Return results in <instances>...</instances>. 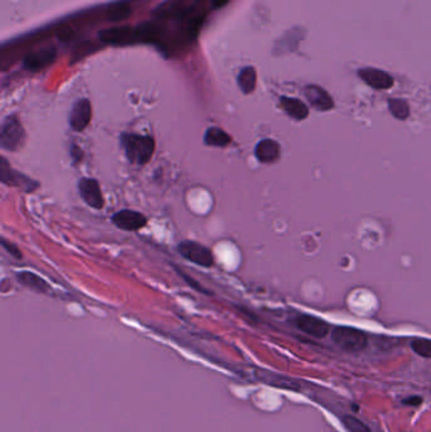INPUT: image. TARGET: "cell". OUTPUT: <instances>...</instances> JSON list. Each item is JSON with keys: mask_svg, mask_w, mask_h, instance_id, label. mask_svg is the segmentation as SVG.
Instances as JSON below:
<instances>
[{"mask_svg": "<svg viewBox=\"0 0 431 432\" xmlns=\"http://www.w3.org/2000/svg\"><path fill=\"white\" fill-rule=\"evenodd\" d=\"M120 141L128 161L133 165L143 166L148 163L155 153L156 143L149 135L126 133L120 137Z\"/></svg>", "mask_w": 431, "mask_h": 432, "instance_id": "1", "label": "cell"}, {"mask_svg": "<svg viewBox=\"0 0 431 432\" xmlns=\"http://www.w3.org/2000/svg\"><path fill=\"white\" fill-rule=\"evenodd\" d=\"M25 141V130L16 115H9L1 123L0 146L5 150H21Z\"/></svg>", "mask_w": 431, "mask_h": 432, "instance_id": "2", "label": "cell"}, {"mask_svg": "<svg viewBox=\"0 0 431 432\" xmlns=\"http://www.w3.org/2000/svg\"><path fill=\"white\" fill-rule=\"evenodd\" d=\"M333 341L346 352L357 353L367 346V337L363 331L354 328H335L331 332Z\"/></svg>", "mask_w": 431, "mask_h": 432, "instance_id": "3", "label": "cell"}, {"mask_svg": "<svg viewBox=\"0 0 431 432\" xmlns=\"http://www.w3.org/2000/svg\"><path fill=\"white\" fill-rule=\"evenodd\" d=\"M0 181L12 187L23 190L24 192H28V194L36 191L39 187L38 182L27 177L23 173L14 171L4 157H1V163H0Z\"/></svg>", "mask_w": 431, "mask_h": 432, "instance_id": "4", "label": "cell"}, {"mask_svg": "<svg viewBox=\"0 0 431 432\" xmlns=\"http://www.w3.org/2000/svg\"><path fill=\"white\" fill-rule=\"evenodd\" d=\"M177 251L185 260H190L200 267L210 268L214 264L212 251L203 244L185 240L179 244Z\"/></svg>", "mask_w": 431, "mask_h": 432, "instance_id": "5", "label": "cell"}, {"mask_svg": "<svg viewBox=\"0 0 431 432\" xmlns=\"http://www.w3.org/2000/svg\"><path fill=\"white\" fill-rule=\"evenodd\" d=\"M78 194L90 207L96 210H102L104 207V197H102L100 185L95 179H89V177L81 179L78 181Z\"/></svg>", "mask_w": 431, "mask_h": 432, "instance_id": "6", "label": "cell"}, {"mask_svg": "<svg viewBox=\"0 0 431 432\" xmlns=\"http://www.w3.org/2000/svg\"><path fill=\"white\" fill-rule=\"evenodd\" d=\"M111 221L117 228L126 231H138L147 225V218L141 212L134 210H120L115 212Z\"/></svg>", "mask_w": 431, "mask_h": 432, "instance_id": "7", "label": "cell"}, {"mask_svg": "<svg viewBox=\"0 0 431 432\" xmlns=\"http://www.w3.org/2000/svg\"><path fill=\"white\" fill-rule=\"evenodd\" d=\"M91 122V104L87 99H80L74 104L71 109L70 123L71 129L75 132H82Z\"/></svg>", "mask_w": 431, "mask_h": 432, "instance_id": "8", "label": "cell"}, {"mask_svg": "<svg viewBox=\"0 0 431 432\" xmlns=\"http://www.w3.org/2000/svg\"><path fill=\"white\" fill-rule=\"evenodd\" d=\"M296 326L300 330L315 338H324L329 332V325L322 319H318L311 315L298 316L296 319Z\"/></svg>", "mask_w": 431, "mask_h": 432, "instance_id": "9", "label": "cell"}, {"mask_svg": "<svg viewBox=\"0 0 431 432\" xmlns=\"http://www.w3.org/2000/svg\"><path fill=\"white\" fill-rule=\"evenodd\" d=\"M358 75L366 84H368L369 87H373V89L386 90L393 85V79H392L391 75H388L387 72L382 70L363 69L358 72Z\"/></svg>", "mask_w": 431, "mask_h": 432, "instance_id": "10", "label": "cell"}, {"mask_svg": "<svg viewBox=\"0 0 431 432\" xmlns=\"http://www.w3.org/2000/svg\"><path fill=\"white\" fill-rule=\"evenodd\" d=\"M56 51L54 48H45L33 52L24 58L23 66L30 71H38L47 67L55 61Z\"/></svg>", "mask_w": 431, "mask_h": 432, "instance_id": "11", "label": "cell"}, {"mask_svg": "<svg viewBox=\"0 0 431 432\" xmlns=\"http://www.w3.org/2000/svg\"><path fill=\"white\" fill-rule=\"evenodd\" d=\"M281 155V147L274 139H263L259 141L254 150V156L262 163H274Z\"/></svg>", "mask_w": 431, "mask_h": 432, "instance_id": "12", "label": "cell"}, {"mask_svg": "<svg viewBox=\"0 0 431 432\" xmlns=\"http://www.w3.org/2000/svg\"><path fill=\"white\" fill-rule=\"evenodd\" d=\"M305 95L307 100L318 111H328L334 105L331 96L322 87L310 85V87H306Z\"/></svg>", "mask_w": 431, "mask_h": 432, "instance_id": "13", "label": "cell"}, {"mask_svg": "<svg viewBox=\"0 0 431 432\" xmlns=\"http://www.w3.org/2000/svg\"><path fill=\"white\" fill-rule=\"evenodd\" d=\"M281 106L283 111H286L291 118L296 120H304L309 117V109L304 102L298 99L283 96L281 98Z\"/></svg>", "mask_w": 431, "mask_h": 432, "instance_id": "14", "label": "cell"}, {"mask_svg": "<svg viewBox=\"0 0 431 432\" xmlns=\"http://www.w3.org/2000/svg\"><path fill=\"white\" fill-rule=\"evenodd\" d=\"M133 32L129 28H113L109 31H104L100 33V38L107 43L113 45H126L133 42Z\"/></svg>", "mask_w": 431, "mask_h": 432, "instance_id": "15", "label": "cell"}, {"mask_svg": "<svg viewBox=\"0 0 431 432\" xmlns=\"http://www.w3.org/2000/svg\"><path fill=\"white\" fill-rule=\"evenodd\" d=\"M16 280L33 291L39 292V293H46L48 291L47 282L43 278H41L38 275L28 272V271L18 272Z\"/></svg>", "mask_w": 431, "mask_h": 432, "instance_id": "16", "label": "cell"}, {"mask_svg": "<svg viewBox=\"0 0 431 432\" xmlns=\"http://www.w3.org/2000/svg\"><path fill=\"white\" fill-rule=\"evenodd\" d=\"M205 144L209 147H227L228 144L232 141L230 135L224 132L223 129L212 126L206 130L204 138Z\"/></svg>", "mask_w": 431, "mask_h": 432, "instance_id": "17", "label": "cell"}, {"mask_svg": "<svg viewBox=\"0 0 431 432\" xmlns=\"http://www.w3.org/2000/svg\"><path fill=\"white\" fill-rule=\"evenodd\" d=\"M257 84V72L254 67H244L238 75V87L243 91V94H251L254 91Z\"/></svg>", "mask_w": 431, "mask_h": 432, "instance_id": "18", "label": "cell"}, {"mask_svg": "<svg viewBox=\"0 0 431 432\" xmlns=\"http://www.w3.org/2000/svg\"><path fill=\"white\" fill-rule=\"evenodd\" d=\"M388 108L392 113V115L396 119L400 120H406L410 115V108H408V102L401 99H391L388 102Z\"/></svg>", "mask_w": 431, "mask_h": 432, "instance_id": "19", "label": "cell"}, {"mask_svg": "<svg viewBox=\"0 0 431 432\" xmlns=\"http://www.w3.org/2000/svg\"><path fill=\"white\" fill-rule=\"evenodd\" d=\"M411 348L417 355L423 358H431V340L415 339L411 343Z\"/></svg>", "mask_w": 431, "mask_h": 432, "instance_id": "20", "label": "cell"}, {"mask_svg": "<svg viewBox=\"0 0 431 432\" xmlns=\"http://www.w3.org/2000/svg\"><path fill=\"white\" fill-rule=\"evenodd\" d=\"M345 429L349 432H372L361 420L353 416H344L342 418Z\"/></svg>", "mask_w": 431, "mask_h": 432, "instance_id": "21", "label": "cell"}, {"mask_svg": "<svg viewBox=\"0 0 431 432\" xmlns=\"http://www.w3.org/2000/svg\"><path fill=\"white\" fill-rule=\"evenodd\" d=\"M131 14V9L126 3H119L117 5H114L113 8H110L109 16L113 21H120L124 19Z\"/></svg>", "mask_w": 431, "mask_h": 432, "instance_id": "22", "label": "cell"}, {"mask_svg": "<svg viewBox=\"0 0 431 432\" xmlns=\"http://www.w3.org/2000/svg\"><path fill=\"white\" fill-rule=\"evenodd\" d=\"M0 242H1L3 248H4L5 251H8L10 255H13L14 258H16V260H22V251H19L14 244L8 242L5 238H1V239H0Z\"/></svg>", "mask_w": 431, "mask_h": 432, "instance_id": "23", "label": "cell"}, {"mask_svg": "<svg viewBox=\"0 0 431 432\" xmlns=\"http://www.w3.org/2000/svg\"><path fill=\"white\" fill-rule=\"evenodd\" d=\"M70 155L71 158H72V161H74V163H78L80 162L81 159H82V155H84V152L81 148H78L76 144H72L70 148Z\"/></svg>", "mask_w": 431, "mask_h": 432, "instance_id": "24", "label": "cell"}, {"mask_svg": "<svg viewBox=\"0 0 431 432\" xmlns=\"http://www.w3.org/2000/svg\"><path fill=\"white\" fill-rule=\"evenodd\" d=\"M421 402H423V400L420 397H411V398L405 400L404 403L408 405V406H419V405H421Z\"/></svg>", "mask_w": 431, "mask_h": 432, "instance_id": "25", "label": "cell"}]
</instances>
